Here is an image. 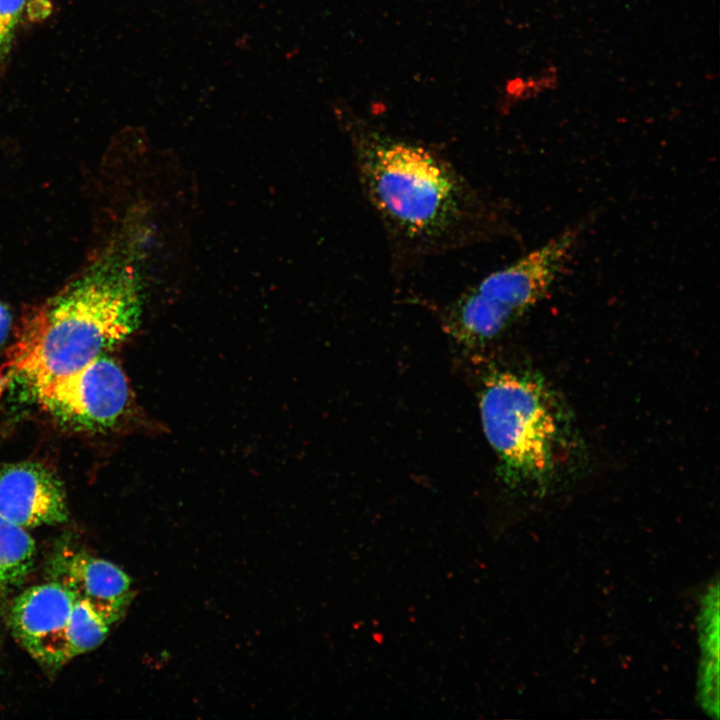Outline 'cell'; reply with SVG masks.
<instances>
[{"label":"cell","instance_id":"obj_1","mask_svg":"<svg viewBox=\"0 0 720 720\" xmlns=\"http://www.w3.org/2000/svg\"><path fill=\"white\" fill-rule=\"evenodd\" d=\"M349 133L362 195L380 223L396 279L439 256L511 232L504 208L431 146L366 127Z\"/></svg>","mask_w":720,"mask_h":720},{"label":"cell","instance_id":"obj_2","mask_svg":"<svg viewBox=\"0 0 720 720\" xmlns=\"http://www.w3.org/2000/svg\"><path fill=\"white\" fill-rule=\"evenodd\" d=\"M141 311L133 267L116 253L99 257L24 316L0 369V391L13 382L30 389L107 354L137 328Z\"/></svg>","mask_w":720,"mask_h":720},{"label":"cell","instance_id":"obj_3","mask_svg":"<svg viewBox=\"0 0 720 720\" xmlns=\"http://www.w3.org/2000/svg\"><path fill=\"white\" fill-rule=\"evenodd\" d=\"M480 412L504 481L545 494L574 440L568 412L552 387L534 372L494 371L484 382Z\"/></svg>","mask_w":720,"mask_h":720},{"label":"cell","instance_id":"obj_4","mask_svg":"<svg viewBox=\"0 0 720 720\" xmlns=\"http://www.w3.org/2000/svg\"><path fill=\"white\" fill-rule=\"evenodd\" d=\"M578 234V229H568L466 289L445 308L446 328L465 343L498 336L547 294L571 256Z\"/></svg>","mask_w":720,"mask_h":720},{"label":"cell","instance_id":"obj_5","mask_svg":"<svg viewBox=\"0 0 720 720\" xmlns=\"http://www.w3.org/2000/svg\"><path fill=\"white\" fill-rule=\"evenodd\" d=\"M38 405L76 430L105 431L127 413L131 391L119 363L108 354L82 368L28 389Z\"/></svg>","mask_w":720,"mask_h":720},{"label":"cell","instance_id":"obj_6","mask_svg":"<svg viewBox=\"0 0 720 720\" xmlns=\"http://www.w3.org/2000/svg\"><path fill=\"white\" fill-rule=\"evenodd\" d=\"M75 597L48 581L24 590L13 601L9 626L14 638L40 665L57 669L66 664V629Z\"/></svg>","mask_w":720,"mask_h":720},{"label":"cell","instance_id":"obj_7","mask_svg":"<svg viewBox=\"0 0 720 720\" xmlns=\"http://www.w3.org/2000/svg\"><path fill=\"white\" fill-rule=\"evenodd\" d=\"M49 581L83 600L109 626L125 614L134 596L130 577L115 564L63 548L51 559Z\"/></svg>","mask_w":720,"mask_h":720},{"label":"cell","instance_id":"obj_8","mask_svg":"<svg viewBox=\"0 0 720 720\" xmlns=\"http://www.w3.org/2000/svg\"><path fill=\"white\" fill-rule=\"evenodd\" d=\"M0 516L24 528L66 522L69 510L61 481L38 463L1 467Z\"/></svg>","mask_w":720,"mask_h":720},{"label":"cell","instance_id":"obj_9","mask_svg":"<svg viewBox=\"0 0 720 720\" xmlns=\"http://www.w3.org/2000/svg\"><path fill=\"white\" fill-rule=\"evenodd\" d=\"M35 557V541L26 528L0 516V592L20 586Z\"/></svg>","mask_w":720,"mask_h":720},{"label":"cell","instance_id":"obj_10","mask_svg":"<svg viewBox=\"0 0 720 720\" xmlns=\"http://www.w3.org/2000/svg\"><path fill=\"white\" fill-rule=\"evenodd\" d=\"M109 632V625L83 600L75 599L67 629L66 658L89 652L103 643Z\"/></svg>","mask_w":720,"mask_h":720},{"label":"cell","instance_id":"obj_11","mask_svg":"<svg viewBox=\"0 0 720 720\" xmlns=\"http://www.w3.org/2000/svg\"><path fill=\"white\" fill-rule=\"evenodd\" d=\"M25 0H0V52L8 42Z\"/></svg>","mask_w":720,"mask_h":720},{"label":"cell","instance_id":"obj_12","mask_svg":"<svg viewBox=\"0 0 720 720\" xmlns=\"http://www.w3.org/2000/svg\"><path fill=\"white\" fill-rule=\"evenodd\" d=\"M11 323L7 308L0 303V345L5 341Z\"/></svg>","mask_w":720,"mask_h":720}]
</instances>
